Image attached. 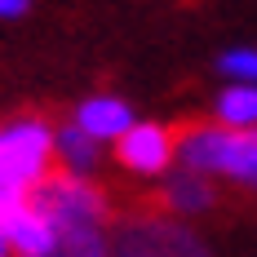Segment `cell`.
I'll list each match as a JSON object with an SVG mask.
<instances>
[{
    "mask_svg": "<svg viewBox=\"0 0 257 257\" xmlns=\"http://www.w3.org/2000/svg\"><path fill=\"white\" fill-rule=\"evenodd\" d=\"M217 120L235 133H253L257 128V84H235L217 98Z\"/></svg>",
    "mask_w": 257,
    "mask_h": 257,
    "instance_id": "9c48e42d",
    "label": "cell"
},
{
    "mask_svg": "<svg viewBox=\"0 0 257 257\" xmlns=\"http://www.w3.org/2000/svg\"><path fill=\"white\" fill-rule=\"evenodd\" d=\"M27 195H31V191H27L23 182L14 178V173H5V169H0V217H9L14 208H23Z\"/></svg>",
    "mask_w": 257,
    "mask_h": 257,
    "instance_id": "8fae6325",
    "label": "cell"
},
{
    "mask_svg": "<svg viewBox=\"0 0 257 257\" xmlns=\"http://www.w3.org/2000/svg\"><path fill=\"white\" fill-rule=\"evenodd\" d=\"M49 160H53V133L45 120H14L0 128V169L14 173L27 191L49 178Z\"/></svg>",
    "mask_w": 257,
    "mask_h": 257,
    "instance_id": "7a4b0ae2",
    "label": "cell"
},
{
    "mask_svg": "<svg viewBox=\"0 0 257 257\" xmlns=\"http://www.w3.org/2000/svg\"><path fill=\"white\" fill-rule=\"evenodd\" d=\"M115 257H128V253H115Z\"/></svg>",
    "mask_w": 257,
    "mask_h": 257,
    "instance_id": "5bb4252c",
    "label": "cell"
},
{
    "mask_svg": "<svg viewBox=\"0 0 257 257\" xmlns=\"http://www.w3.org/2000/svg\"><path fill=\"white\" fill-rule=\"evenodd\" d=\"M27 204L36 208L58 231V257L71 253H98L102 248V222H106V195L89 178L76 173H49L31 186Z\"/></svg>",
    "mask_w": 257,
    "mask_h": 257,
    "instance_id": "6da1fadb",
    "label": "cell"
},
{
    "mask_svg": "<svg viewBox=\"0 0 257 257\" xmlns=\"http://www.w3.org/2000/svg\"><path fill=\"white\" fill-rule=\"evenodd\" d=\"M213 186H208L204 173H191V169H182V173H173V178L164 182V191H160V200L155 204L169 208V213H204V208H213Z\"/></svg>",
    "mask_w": 257,
    "mask_h": 257,
    "instance_id": "52a82bcc",
    "label": "cell"
},
{
    "mask_svg": "<svg viewBox=\"0 0 257 257\" xmlns=\"http://www.w3.org/2000/svg\"><path fill=\"white\" fill-rule=\"evenodd\" d=\"M53 155L62 160V169H67V173L84 178V173H93V164H98V142H93L84 128L67 124L62 133H53Z\"/></svg>",
    "mask_w": 257,
    "mask_h": 257,
    "instance_id": "ba28073f",
    "label": "cell"
},
{
    "mask_svg": "<svg viewBox=\"0 0 257 257\" xmlns=\"http://www.w3.org/2000/svg\"><path fill=\"white\" fill-rule=\"evenodd\" d=\"M222 71L235 76L239 84H257V49H235L222 58Z\"/></svg>",
    "mask_w": 257,
    "mask_h": 257,
    "instance_id": "30bf717a",
    "label": "cell"
},
{
    "mask_svg": "<svg viewBox=\"0 0 257 257\" xmlns=\"http://www.w3.org/2000/svg\"><path fill=\"white\" fill-rule=\"evenodd\" d=\"M120 253H128V257H208V248L186 226L147 213V217L120 226Z\"/></svg>",
    "mask_w": 257,
    "mask_h": 257,
    "instance_id": "3957f363",
    "label": "cell"
},
{
    "mask_svg": "<svg viewBox=\"0 0 257 257\" xmlns=\"http://www.w3.org/2000/svg\"><path fill=\"white\" fill-rule=\"evenodd\" d=\"M0 231L9 239V253H18V257H58V231L31 204L14 208L9 217H0Z\"/></svg>",
    "mask_w": 257,
    "mask_h": 257,
    "instance_id": "5b68a950",
    "label": "cell"
},
{
    "mask_svg": "<svg viewBox=\"0 0 257 257\" xmlns=\"http://www.w3.org/2000/svg\"><path fill=\"white\" fill-rule=\"evenodd\" d=\"M0 257H9V239H5V231H0Z\"/></svg>",
    "mask_w": 257,
    "mask_h": 257,
    "instance_id": "4fadbf2b",
    "label": "cell"
},
{
    "mask_svg": "<svg viewBox=\"0 0 257 257\" xmlns=\"http://www.w3.org/2000/svg\"><path fill=\"white\" fill-rule=\"evenodd\" d=\"M23 9H27V0H0V18H14Z\"/></svg>",
    "mask_w": 257,
    "mask_h": 257,
    "instance_id": "7c38bea8",
    "label": "cell"
},
{
    "mask_svg": "<svg viewBox=\"0 0 257 257\" xmlns=\"http://www.w3.org/2000/svg\"><path fill=\"white\" fill-rule=\"evenodd\" d=\"M76 128H84L93 142H111V138H124L133 128V115L120 98H89L76 106Z\"/></svg>",
    "mask_w": 257,
    "mask_h": 257,
    "instance_id": "8992f818",
    "label": "cell"
},
{
    "mask_svg": "<svg viewBox=\"0 0 257 257\" xmlns=\"http://www.w3.org/2000/svg\"><path fill=\"white\" fill-rule=\"evenodd\" d=\"M115 155L128 173H164L169 160H173V133L160 124H133L120 138Z\"/></svg>",
    "mask_w": 257,
    "mask_h": 257,
    "instance_id": "277c9868",
    "label": "cell"
}]
</instances>
